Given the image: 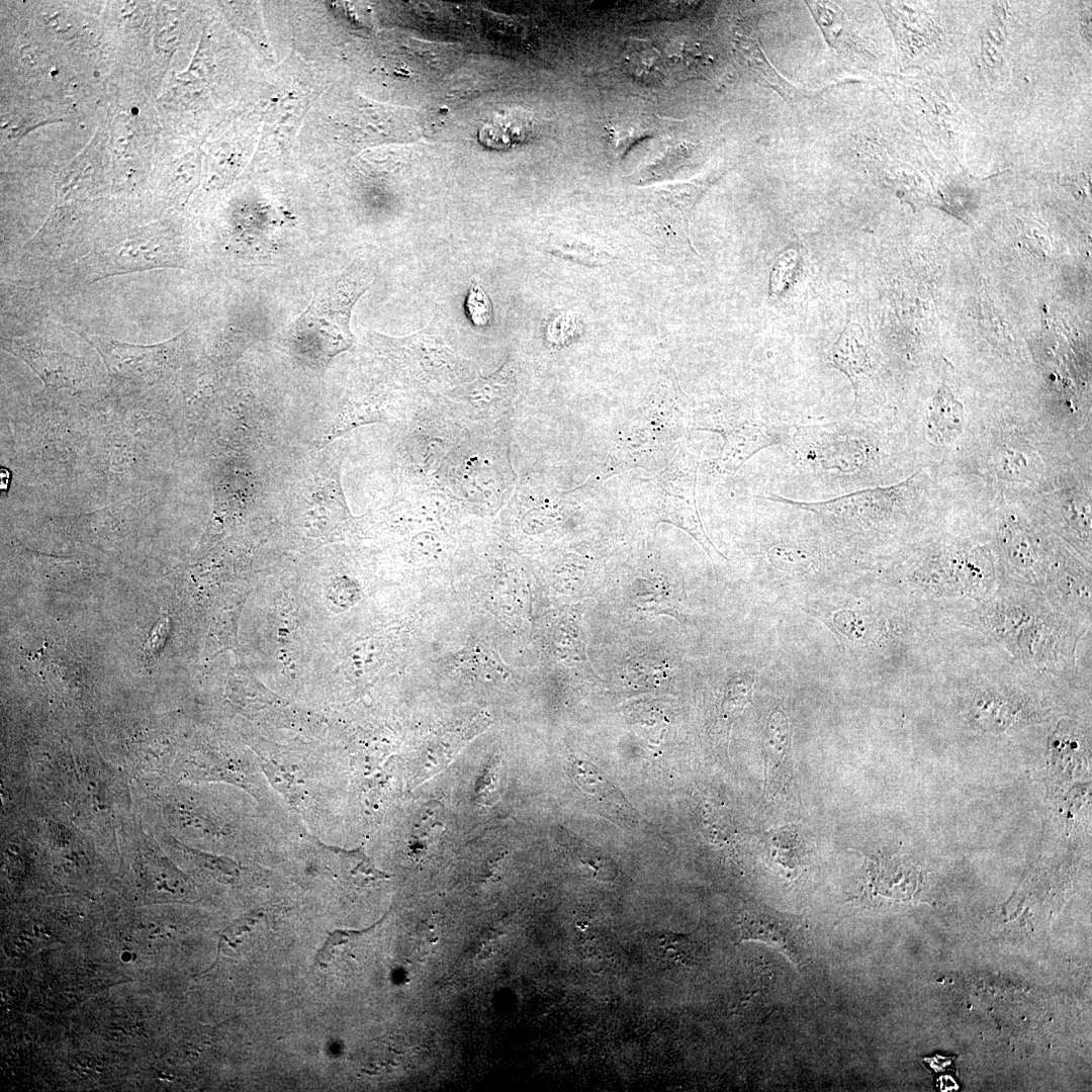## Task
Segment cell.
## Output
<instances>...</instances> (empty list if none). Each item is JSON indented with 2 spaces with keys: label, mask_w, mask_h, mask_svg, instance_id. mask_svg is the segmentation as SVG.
Instances as JSON below:
<instances>
[{
  "label": "cell",
  "mask_w": 1092,
  "mask_h": 1092,
  "mask_svg": "<svg viewBox=\"0 0 1092 1092\" xmlns=\"http://www.w3.org/2000/svg\"><path fill=\"white\" fill-rule=\"evenodd\" d=\"M699 465V452L678 446L671 461L654 479L656 514L659 522L678 527L702 546L713 562H720L727 558L708 537L697 506Z\"/></svg>",
  "instance_id": "cell-7"
},
{
  "label": "cell",
  "mask_w": 1092,
  "mask_h": 1092,
  "mask_svg": "<svg viewBox=\"0 0 1092 1092\" xmlns=\"http://www.w3.org/2000/svg\"><path fill=\"white\" fill-rule=\"evenodd\" d=\"M766 741L768 747L767 760V789L776 793L783 783L781 769H788L790 728L786 715L781 710H776L768 718L766 726Z\"/></svg>",
  "instance_id": "cell-16"
},
{
  "label": "cell",
  "mask_w": 1092,
  "mask_h": 1092,
  "mask_svg": "<svg viewBox=\"0 0 1092 1092\" xmlns=\"http://www.w3.org/2000/svg\"><path fill=\"white\" fill-rule=\"evenodd\" d=\"M692 411L672 373L663 376L638 412L618 430L604 463L581 487L634 468H664L675 455L679 440L691 430Z\"/></svg>",
  "instance_id": "cell-2"
},
{
  "label": "cell",
  "mask_w": 1092,
  "mask_h": 1092,
  "mask_svg": "<svg viewBox=\"0 0 1092 1092\" xmlns=\"http://www.w3.org/2000/svg\"><path fill=\"white\" fill-rule=\"evenodd\" d=\"M549 248L552 254L589 266L607 263L611 258L608 253L574 240L556 241Z\"/></svg>",
  "instance_id": "cell-20"
},
{
  "label": "cell",
  "mask_w": 1092,
  "mask_h": 1092,
  "mask_svg": "<svg viewBox=\"0 0 1092 1092\" xmlns=\"http://www.w3.org/2000/svg\"><path fill=\"white\" fill-rule=\"evenodd\" d=\"M766 558L776 569L804 573L814 568L818 557L815 551L807 546L782 543L768 548Z\"/></svg>",
  "instance_id": "cell-17"
},
{
  "label": "cell",
  "mask_w": 1092,
  "mask_h": 1092,
  "mask_svg": "<svg viewBox=\"0 0 1092 1092\" xmlns=\"http://www.w3.org/2000/svg\"><path fill=\"white\" fill-rule=\"evenodd\" d=\"M516 375L509 360L493 374L474 380L466 389V396L474 408L481 411L500 406L512 395Z\"/></svg>",
  "instance_id": "cell-15"
},
{
  "label": "cell",
  "mask_w": 1092,
  "mask_h": 1092,
  "mask_svg": "<svg viewBox=\"0 0 1092 1092\" xmlns=\"http://www.w3.org/2000/svg\"><path fill=\"white\" fill-rule=\"evenodd\" d=\"M924 425L927 439L937 446H948L961 435L964 407L946 386L940 387L931 400Z\"/></svg>",
  "instance_id": "cell-14"
},
{
  "label": "cell",
  "mask_w": 1092,
  "mask_h": 1092,
  "mask_svg": "<svg viewBox=\"0 0 1092 1092\" xmlns=\"http://www.w3.org/2000/svg\"><path fill=\"white\" fill-rule=\"evenodd\" d=\"M373 346L418 382L436 388L460 385L473 375L467 359L441 336L434 322L401 337L369 332Z\"/></svg>",
  "instance_id": "cell-6"
},
{
  "label": "cell",
  "mask_w": 1092,
  "mask_h": 1092,
  "mask_svg": "<svg viewBox=\"0 0 1092 1092\" xmlns=\"http://www.w3.org/2000/svg\"><path fill=\"white\" fill-rule=\"evenodd\" d=\"M571 775L590 799L617 819L633 822L637 814L615 786L592 763L574 760Z\"/></svg>",
  "instance_id": "cell-13"
},
{
  "label": "cell",
  "mask_w": 1092,
  "mask_h": 1092,
  "mask_svg": "<svg viewBox=\"0 0 1092 1092\" xmlns=\"http://www.w3.org/2000/svg\"><path fill=\"white\" fill-rule=\"evenodd\" d=\"M373 276L361 265L320 284L305 310L283 330V339L298 356L316 364L349 349L352 309L370 287Z\"/></svg>",
  "instance_id": "cell-3"
},
{
  "label": "cell",
  "mask_w": 1092,
  "mask_h": 1092,
  "mask_svg": "<svg viewBox=\"0 0 1092 1092\" xmlns=\"http://www.w3.org/2000/svg\"><path fill=\"white\" fill-rule=\"evenodd\" d=\"M829 363L850 380L854 393V413L866 417L868 392L873 370L868 345L861 328L847 323L828 355Z\"/></svg>",
  "instance_id": "cell-11"
},
{
  "label": "cell",
  "mask_w": 1092,
  "mask_h": 1092,
  "mask_svg": "<svg viewBox=\"0 0 1092 1092\" xmlns=\"http://www.w3.org/2000/svg\"><path fill=\"white\" fill-rule=\"evenodd\" d=\"M460 454L454 451L450 468L445 473L452 481L453 488L467 502H498L503 491L510 483V470H500V457L488 453H471L469 447H458Z\"/></svg>",
  "instance_id": "cell-10"
},
{
  "label": "cell",
  "mask_w": 1092,
  "mask_h": 1092,
  "mask_svg": "<svg viewBox=\"0 0 1092 1092\" xmlns=\"http://www.w3.org/2000/svg\"><path fill=\"white\" fill-rule=\"evenodd\" d=\"M365 931H347L336 930L330 933L322 948L317 951L314 958V964L320 967H327L331 962L335 948L341 944H345L348 940L358 937Z\"/></svg>",
  "instance_id": "cell-24"
},
{
  "label": "cell",
  "mask_w": 1092,
  "mask_h": 1092,
  "mask_svg": "<svg viewBox=\"0 0 1092 1092\" xmlns=\"http://www.w3.org/2000/svg\"><path fill=\"white\" fill-rule=\"evenodd\" d=\"M1016 706L1017 703L1012 700L997 696H986L985 699L977 703L979 711L977 717L985 721H991L996 725H1008L1014 718L1016 719V715L1020 710Z\"/></svg>",
  "instance_id": "cell-21"
},
{
  "label": "cell",
  "mask_w": 1092,
  "mask_h": 1092,
  "mask_svg": "<svg viewBox=\"0 0 1092 1092\" xmlns=\"http://www.w3.org/2000/svg\"><path fill=\"white\" fill-rule=\"evenodd\" d=\"M754 676L751 673H740L728 682L722 702L723 717L731 723L743 711L751 699Z\"/></svg>",
  "instance_id": "cell-18"
},
{
  "label": "cell",
  "mask_w": 1092,
  "mask_h": 1092,
  "mask_svg": "<svg viewBox=\"0 0 1092 1092\" xmlns=\"http://www.w3.org/2000/svg\"><path fill=\"white\" fill-rule=\"evenodd\" d=\"M1003 544L1009 560L1020 569H1029L1037 561V548L1031 536L1019 529H1006Z\"/></svg>",
  "instance_id": "cell-19"
},
{
  "label": "cell",
  "mask_w": 1092,
  "mask_h": 1092,
  "mask_svg": "<svg viewBox=\"0 0 1092 1092\" xmlns=\"http://www.w3.org/2000/svg\"><path fill=\"white\" fill-rule=\"evenodd\" d=\"M176 248L159 229H148L111 247L91 251L78 261V278L84 283L135 271L176 267Z\"/></svg>",
  "instance_id": "cell-8"
},
{
  "label": "cell",
  "mask_w": 1092,
  "mask_h": 1092,
  "mask_svg": "<svg viewBox=\"0 0 1092 1092\" xmlns=\"http://www.w3.org/2000/svg\"><path fill=\"white\" fill-rule=\"evenodd\" d=\"M739 941L759 940L783 952L798 968L810 962V939L803 920L760 907L747 911L738 922Z\"/></svg>",
  "instance_id": "cell-9"
},
{
  "label": "cell",
  "mask_w": 1092,
  "mask_h": 1092,
  "mask_svg": "<svg viewBox=\"0 0 1092 1092\" xmlns=\"http://www.w3.org/2000/svg\"><path fill=\"white\" fill-rule=\"evenodd\" d=\"M794 426L761 404L738 399H716L693 407L691 430L717 433L723 443L713 469L733 475L759 451L786 446Z\"/></svg>",
  "instance_id": "cell-4"
},
{
  "label": "cell",
  "mask_w": 1092,
  "mask_h": 1092,
  "mask_svg": "<svg viewBox=\"0 0 1092 1092\" xmlns=\"http://www.w3.org/2000/svg\"><path fill=\"white\" fill-rule=\"evenodd\" d=\"M893 442L878 419L853 414L833 422L794 426L786 447L802 477L838 496L879 486L895 460Z\"/></svg>",
  "instance_id": "cell-1"
},
{
  "label": "cell",
  "mask_w": 1092,
  "mask_h": 1092,
  "mask_svg": "<svg viewBox=\"0 0 1092 1092\" xmlns=\"http://www.w3.org/2000/svg\"><path fill=\"white\" fill-rule=\"evenodd\" d=\"M704 189V186L698 184H680L654 192L653 211L659 219L661 238H664L667 249L694 251L689 236L688 218Z\"/></svg>",
  "instance_id": "cell-12"
},
{
  "label": "cell",
  "mask_w": 1092,
  "mask_h": 1092,
  "mask_svg": "<svg viewBox=\"0 0 1092 1092\" xmlns=\"http://www.w3.org/2000/svg\"><path fill=\"white\" fill-rule=\"evenodd\" d=\"M921 492L922 480L916 473L892 485L867 487L816 502L779 494L769 496L808 512L826 528L859 533L886 528L910 517Z\"/></svg>",
  "instance_id": "cell-5"
},
{
  "label": "cell",
  "mask_w": 1092,
  "mask_h": 1092,
  "mask_svg": "<svg viewBox=\"0 0 1092 1092\" xmlns=\"http://www.w3.org/2000/svg\"><path fill=\"white\" fill-rule=\"evenodd\" d=\"M466 307L472 324L477 328L489 325L492 318V304L485 290L479 283H473L466 299Z\"/></svg>",
  "instance_id": "cell-22"
},
{
  "label": "cell",
  "mask_w": 1092,
  "mask_h": 1092,
  "mask_svg": "<svg viewBox=\"0 0 1092 1092\" xmlns=\"http://www.w3.org/2000/svg\"><path fill=\"white\" fill-rule=\"evenodd\" d=\"M500 761L492 760L484 769L475 788L477 801L488 805L497 800L500 793Z\"/></svg>",
  "instance_id": "cell-23"
}]
</instances>
